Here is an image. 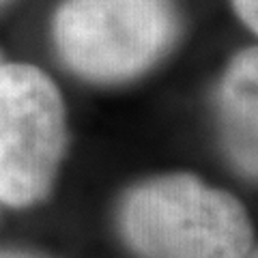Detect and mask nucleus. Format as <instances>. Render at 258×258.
Listing matches in <instances>:
<instances>
[{"mask_svg": "<svg viewBox=\"0 0 258 258\" xmlns=\"http://www.w3.org/2000/svg\"><path fill=\"white\" fill-rule=\"evenodd\" d=\"M114 228L136 258H243L254 245L245 205L191 172L132 183L114 205Z\"/></svg>", "mask_w": 258, "mask_h": 258, "instance_id": "1", "label": "nucleus"}, {"mask_svg": "<svg viewBox=\"0 0 258 258\" xmlns=\"http://www.w3.org/2000/svg\"><path fill=\"white\" fill-rule=\"evenodd\" d=\"M179 0H62L52 18L56 54L84 82L138 80L181 39Z\"/></svg>", "mask_w": 258, "mask_h": 258, "instance_id": "2", "label": "nucleus"}, {"mask_svg": "<svg viewBox=\"0 0 258 258\" xmlns=\"http://www.w3.org/2000/svg\"><path fill=\"white\" fill-rule=\"evenodd\" d=\"M67 144V108L54 80L35 64L0 62V203H43Z\"/></svg>", "mask_w": 258, "mask_h": 258, "instance_id": "3", "label": "nucleus"}, {"mask_svg": "<svg viewBox=\"0 0 258 258\" xmlns=\"http://www.w3.org/2000/svg\"><path fill=\"white\" fill-rule=\"evenodd\" d=\"M213 118L224 159L258 185V45L241 47L213 88Z\"/></svg>", "mask_w": 258, "mask_h": 258, "instance_id": "4", "label": "nucleus"}, {"mask_svg": "<svg viewBox=\"0 0 258 258\" xmlns=\"http://www.w3.org/2000/svg\"><path fill=\"white\" fill-rule=\"evenodd\" d=\"M237 18L258 37V0H230Z\"/></svg>", "mask_w": 258, "mask_h": 258, "instance_id": "5", "label": "nucleus"}, {"mask_svg": "<svg viewBox=\"0 0 258 258\" xmlns=\"http://www.w3.org/2000/svg\"><path fill=\"white\" fill-rule=\"evenodd\" d=\"M0 258H47V256L28 252V249H0Z\"/></svg>", "mask_w": 258, "mask_h": 258, "instance_id": "6", "label": "nucleus"}, {"mask_svg": "<svg viewBox=\"0 0 258 258\" xmlns=\"http://www.w3.org/2000/svg\"><path fill=\"white\" fill-rule=\"evenodd\" d=\"M243 258H258V241H254V245L247 249V254Z\"/></svg>", "mask_w": 258, "mask_h": 258, "instance_id": "7", "label": "nucleus"}, {"mask_svg": "<svg viewBox=\"0 0 258 258\" xmlns=\"http://www.w3.org/2000/svg\"><path fill=\"white\" fill-rule=\"evenodd\" d=\"M0 3H3V0H0Z\"/></svg>", "mask_w": 258, "mask_h": 258, "instance_id": "8", "label": "nucleus"}]
</instances>
